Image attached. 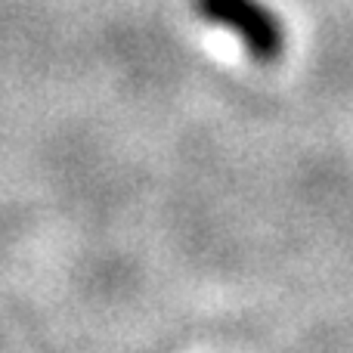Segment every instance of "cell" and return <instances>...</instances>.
Returning <instances> with one entry per match:
<instances>
[{"mask_svg":"<svg viewBox=\"0 0 353 353\" xmlns=\"http://www.w3.org/2000/svg\"><path fill=\"white\" fill-rule=\"evenodd\" d=\"M195 10L201 19L232 31L254 62H276L285 50V28L261 0H195Z\"/></svg>","mask_w":353,"mask_h":353,"instance_id":"1","label":"cell"}]
</instances>
